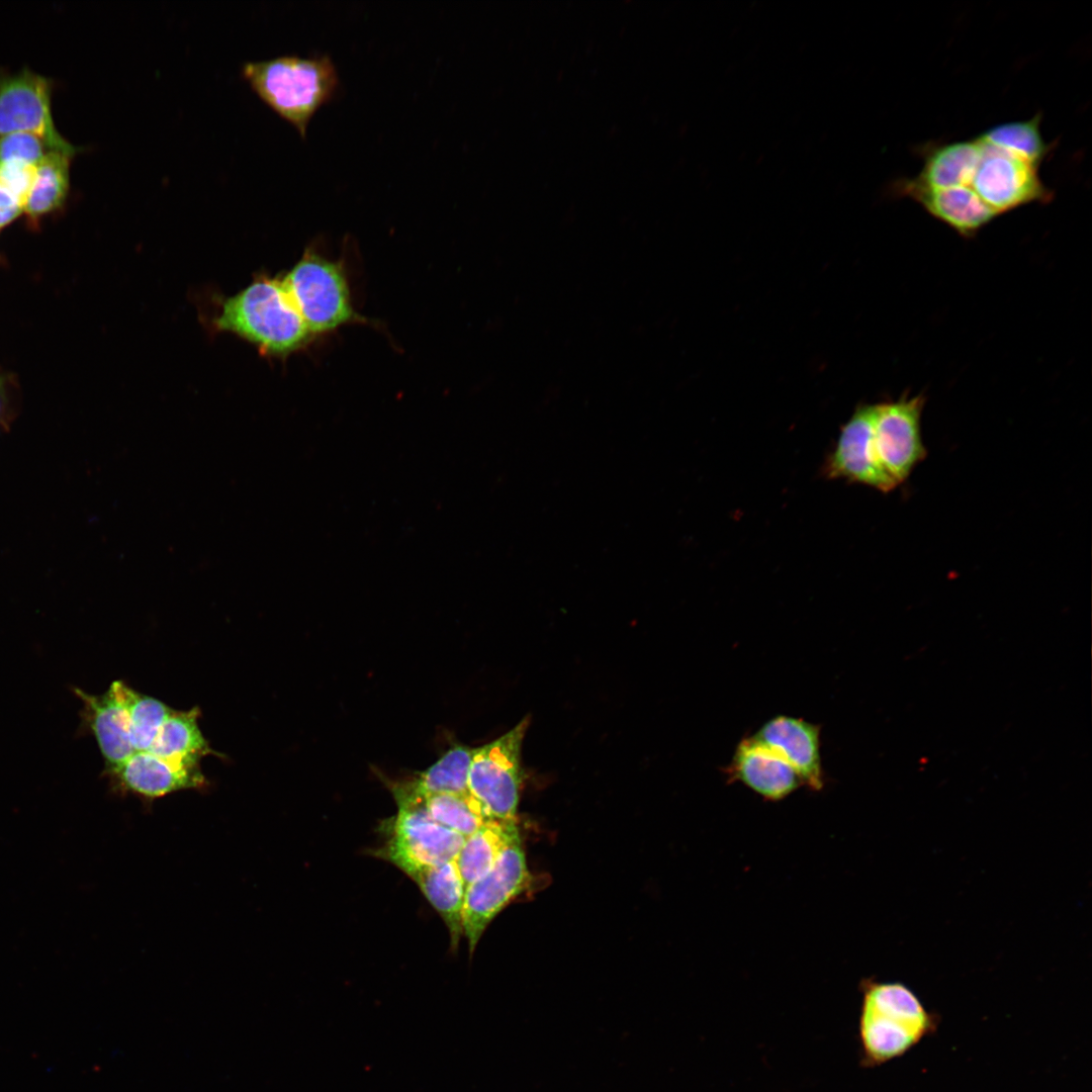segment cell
Returning a JSON list of instances; mask_svg holds the SVG:
<instances>
[{"mask_svg": "<svg viewBox=\"0 0 1092 1092\" xmlns=\"http://www.w3.org/2000/svg\"><path fill=\"white\" fill-rule=\"evenodd\" d=\"M937 1013L900 982H866L857 1025L859 1062L878 1068L910 1052L936 1032Z\"/></svg>", "mask_w": 1092, "mask_h": 1092, "instance_id": "cell-1", "label": "cell"}, {"mask_svg": "<svg viewBox=\"0 0 1092 1092\" xmlns=\"http://www.w3.org/2000/svg\"><path fill=\"white\" fill-rule=\"evenodd\" d=\"M242 76L257 95L302 138L308 122L340 89V78L328 54L282 55L242 65Z\"/></svg>", "mask_w": 1092, "mask_h": 1092, "instance_id": "cell-2", "label": "cell"}, {"mask_svg": "<svg viewBox=\"0 0 1092 1092\" xmlns=\"http://www.w3.org/2000/svg\"><path fill=\"white\" fill-rule=\"evenodd\" d=\"M214 324L275 355L298 349L310 335L282 280L271 278H261L228 298Z\"/></svg>", "mask_w": 1092, "mask_h": 1092, "instance_id": "cell-3", "label": "cell"}, {"mask_svg": "<svg viewBox=\"0 0 1092 1092\" xmlns=\"http://www.w3.org/2000/svg\"><path fill=\"white\" fill-rule=\"evenodd\" d=\"M282 282L310 334L335 330L356 317L337 263L306 252Z\"/></svg>", "mask_w": 1092, "mask_h": 1092, "instance_id": "cell-4", "label": "cell"}, {"mask_svg": "<svg viewBox=\"0 0 1092 1092\" xmlns=\"http://www.w3.org/2000/svg\"><path fill=\"white\" fill-rule=\"evenodd\" d=\"M528 719L495 740L474 749L468 791L488 816L516 820L522 785L521 748Z\"/></svg>", "mask_w": 1092, "mask_h": 1092, "instance_id": "cell-5", "label": "cell"}, {"mask_svg": "<svg viewBox=\"0 0 1092 1092\" xmlns=\"http://www.w3.org/2000/svg\"><path fill=\"white\" fill-rule=\"evenodd\" d=\"M922 394L876 404L874 450L885 474L899 486L927 456L921 435Z\"/></svg>", "mask_w": 1092, "mask_h": 1092, "instance_id": "cell-6", "label": "cell"}, {"mask_svg": "<svg viewBox=\"0 0 1092 1092\" xmlns=\"http://www.w3.org/2000/svg\"><path fill=\"white\" fill-rule=\"evenodd\" d=\"M981 143L983 151L970 187L997 216L1052 200L1053 192L1043 184L1037 166Z\"/></svg>", "mask_w": 1092, "mask_h": 1092, "instance_id": "cell-7", "label": "cell"}, {"mask_svg": "<svg viewBox=\"0 0 1092 1092\" xmlns=\"http://www.w3.org/2000/svg\"><path fill=\"white\" fill-rule=\"evenodd\" d=\"M51 82L28 69L0 79V136L29 132L55 150L75 155L79 150L55 126L51 111Z\"/></svg>", "mask_w": 1092, "mask_h": 1092, "instance_id": "cell-8", "label": "cell"}, {"mask_svg": "<svg viewBox=\"0 0 1092 1092\" xmlns=\"http://www.w3.org/2000/svg\"><path fill=\"white\" fill-rule=\"evenodd\" d=\"M528 878L519 837L505 848L482 877L465 889L462 924L470 953L490 921L524 890Z\"/></svg>", "mask_w": 1092, "mask_h": 1092, "instance_id": "cell-9", "label": "cell"}, {"mask_svg": "<svg viewBox=\"0 0 1092 1092\" xmlns=\"http://www.w3.org/2000/svg\"><path fill=\"white\" fill-rule=\"evenodd\" d=\"M396 805L397 814L382 826L386 840L378 856L398 854L428 864L455 860L464 836L435 821L424 803Z\"/></svg>", "mask_w": 1092, "mask_h": 1092, "instance_id": "cell-10", "label": "cell"}, {"mask_svg": "<svg viewBox=\"0 0 1092 1092\" xmlns=\"http://www.w3.org/2000/svg\"><path fill=\"white\" fill-rule=\"evenodd\" d=\"M875 403L856 407L827 458L825 473L831 478H844L889 492L897 486L882 470L875 454Z\"/></svg>", "mask_w": 1092, "mask_h": 1092, "instance_id": "cell-11", "label": "cell"}, {"mask_svg": "<svg viewBox=\"0 0 1092 1092\" xmlns=\"http://www.w3.org/2000/svg\"><path fill=\"white\" fill-rule=\"evenodd\" d=\"M820 732L818 724L779 715L765 721L750 736L783 757L796 770L803 785L819 791L824 786Z\"/></svg>", "mask_w": 1092, "mask_h": 1092, "instance_id": "cell-12", "label": "cell"}, {"mask_svg": "<svg viewBox=\"0 0 1092 1092\" xmlns=\"http://www.w3.org/2000/svg\"><path fill=\"white\" fill-rule=\"evenodd\" d=\"M890 193L911 198L964 238L976 236L997 217L970 186L930 188L901 178L891 184Z\"/></svg>", "mask_w": 1092, "mask_h": 1092, "instance_id": "cell-13", "label": "cell"}, {"mask_svg": "<svg viewBox=\"0 0 1092 1092\" xmlns=\"http://www.w3.org/2000/svg\"><path fill=\"white\" fill-rule=\"evenodd\" d=\"M106 774L115 792L135 795L146 801L207 786L200 767L178 766L148 751L134 752L118 768Z\"/></svg>", "mask_w": 1092, "mask_h": 1092, "instance_id": "cell-14", "label": "cell"}, {"mask_svg": "<svg viewBox=\"0 0 1092 1092\" xmlns=\"http://www.w3.org/2000/svg\"><path fill=\"white\" fill-rule=\"evenodd\" d=\"M379 857L391 862L410 877L445 922L452 949L463 935L462 911L465 887L455 860L428 864L398 854Z\"/></svg>", "mask_w": 1092, "mask_h": 1092, "instance_id": "cell-15", "label": "cell"}, {"mask_svg": "<svg viewBox=\"0 0 1092 1092\" xmlns=\"http://www.w3.org/2000/svg\"><path fill=\"white\" fill-rule=\"evenodd\" d=\"M725 771L731 781L740 782L770 801L782 800L803 785L783 757L751 736L737 744Z\"/></svg>", "mask_w": 1092, "mask_h": 1092, "instance_id": "cell-16", "label": "cell"}, {"mask_svg": "<svg viewBox=\"0 0 1092 1092\" xmlns=\"http://www.w3.org/2000/svg\"><path fill=\"white\" fill-rule=\"evenodd\" d=\"M83 702L82 717L97 740L106 772L118 768L135 751L130 742L127 712L113 688L102 695L75 689Z\"/></svg>", "mask_w": 1092, "mask_h": 1092, "instance_id": "cell-17", "label": "cell"}, {"mask_svg": "<svg viewBox=\"0 0 1092 1092\" xmlns=\"http://www.w3.org/2000/svg\"><path fill=\"white\" fill-rule=\"evenodd\" d=\"M983 145L979 139L921 147L922 168L912 182L923 187L970 186L980 161Z\"/></svg>", "mask_w": 1092, "mask_h": 1092, "instance_id": "cell-18", "label": "cell"}, {"mask_svg": "<svg viewBox=\"0 0 1092 1092\" xmlns=\"http://www.w3.org/2000/svg\"><path fill=\"white\" fill-rule=\"evenodd\" d=\"M474 749L466 745H454L417 777L391 784L390 790L395 802L424 803L430 796L469 792L468 775Z\"/></svg>", "mask_w": 1092, "mask_h": 1092, "instance_id": "cell-19", "label": "cell"}, {"mask_svg": "<svg viewBox=\"0 0 1092 1092\" xmlns=\"http://www.w3.org/2000/svg\"><path fill=\"white\" fill-rule=\"evenodd\" d=\"M199 716L197 707L172 709L146 751L178 766L200 767L201 758L214 751L199 728Z\"/></svg>", "mask_w": 1092, "mask_h": 1092, "instance_id": "cell-20", "label": "cell"}, {"mask_svg": "<svg viewBox=\"0 0 1092 1092\" xmlns=\"http://www.w3.org/2000/svg\"><path fill=\"white\" fill-rule=\"evenodd\" d=\"M516 820H487L467 836L455 858L465 889L482 877L505 848L519 838Z\"/></svg>", "mask_w": 1092, "mask_h": 1092, "instance_id": "cell-21", "label": "cell"}, {"mask_svg": "<svg viewBox=\"0 0 1092 1092\" xmlns=\"http://www.w3.org/2000/svg\"><path fill=\"white\" fill-rule=\"evenodd\" d=\"M73 155L50 151L36 165L35 178L23 211L32 219L63 206L70 189V162Z\"/></svg>", "mask_w": 1092, "mask_h": 1092, "instance_id": "cell-22", "label": "cell"}, {"mask_svg": "<svg viewBox=\"0 0 1092 1092\" xmlns=\"http://www.w3.org/2000/svg\"><path fill=\"white\" fill-rule=\"evenodd\" d=\"M1041 114L1027 120L1009 121L986 129L978 139L984 144L1006 151L1037 167L1052 151L1040 132Z\"/></svg>", "mask_w": 1092, "mask_h": 1092, "instance_id": "cell-23", "label": "cell"}, {"mask_svg": "<svg viewBox=\"0 0 1092 1092\" xmlns=\"http://www.w3.org/2000/svg\"><path fill=\"white\" fill-rule=\"evenodd\" d=\"M111 687L127 712L134 751L148 750L172 709L158 699L134 691L122 680L113 681Z\"/></svg>", "mask_w": 1092, "mask_h": 1092, "instance_id": "cell-24", "label": "cell"}, {"mask_svg": "<svg viewBox=\"0 0 1092 1092\" xmlns=\"http://www.w3.org/2000/svg\"><path fill=\"white\" fill-rule=\"evenodd\" d=\"M424 805L435 821L465 838L492 819L469 792L430 796Z\"/></svg>", "mask_w": 1092, "mask_h": 1092, "instance_id": "cell-25", "label": "cell"}, {"mask_svg": "<svg viewBox=\"0 0 1092 1092\" xmlns=\"http://www.w3.org/2000/svg\"><path fill=\"white\" fill-rule=\"evenodd\" d=\"M50 151L53 149L33 133L12 132L0 136V165L19 162L36 166Z\"/></svg>", "mask_w": 1092, "mask_h": 1092, "instance_id": "cell-26", "label": "cell"}, {"mask_svg": "<svg viewBox=\"0 0 1092 1092\" xmlns=\"http://www.w3.org/2000/svg\"><path fill=\"white\" fill-rule=\"evenodd\" d=\"M36 166L10 162L0 165V185L14 195L23 205L32 187Z\"/></svg>", "mask_w": 1092, "mask_h": 1092, "instance_id": "cell-27", "label": "cell"}, {"mask_svg": "<svg viewBox=\"0 0 1092 1092\" xmlns=\"http://www.w3.org/2000/svg\"><path fill=\"white\" fill-rule=\"evenodd\" d=\"M22 211V203L0 185V229L14 220Z\"/></svg>", "mask_w": 1092, "mask_h": 1092, "instance_id": "cell-28", "label": "cell"}, {"mask_svg": "<svg viewBox=\"0 0 1092 1092\" xmlns=\"http://www.w3.org/2000/svg\"><path fill=\"white\" fill-rule=\"evenodd\" d=\"M0 388H1V386H0ZM1 411H2V397H1V389H0V415H1Z\"/></svg>", "mask_w": 1092, "mask_h": 1092, "instance_id": "cell-29", "label": "cell"}]
</instances>
